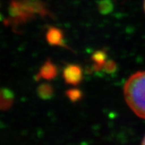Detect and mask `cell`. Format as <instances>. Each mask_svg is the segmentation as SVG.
Listing matches in <instances>:
<instances>
[{
	"instance_id": "6da1fadb",
	"label": "cell",
	"mask_w": 145,
	"mask_h": 145,
	"mask_svg": "<svg viewBox=\"0 0 145 145\" xmlns=\"http://www.w3.org/2000/svg\"><path fill=\"white\" fill-rule=\"evenodd\" d=\"M124 98L128 106L138 117L145 118V71H139L124 84Z\"/></svg>"
},
{
	"instance_id": "7a4b0ae2",
	"label": "cell",
	"mask_w": 145,
	"mask_h": 145,
	"mask_svg": "<svg viewBox=\"0 0 145 145\" xmlns=\"http://www.w3.org/2000/svg\"><path fill=\"white\" fill-rule=\"evenodd\" d=\"M82 70L77 65H69L64 69L63 77L67 84L77 85L82 79Z\"/></svg>"
},
{
	"instance_id": "3957f363",
	"label": "cell",
	"mask_w": 145,
	"mask_h": 145,
	"mask_svg": "<svg viewBox=\"0 0 145 145\" xmlns=\"http://www.w3.org/2000/svg\"><path fill=\"white\" fill-rule=\"evenodd\" d=\"M57 75V68L50 60H48L41 67L40 71L36 76V79L44 78L46 80H50L55 78Z\"/></svg>"
},
{
	"instance_id": "277c9868",
	"label": "cell",
	"mask_w": 145,
	"mask_h": 145,
	"mask_svg": "<svg viewBox=\"0 0 145 145\" xmlns=\"http://www.w3.org/2000/svg\"><path fill=\"white\" fill-rule=\"evenodd\" d=\"M47 41L51 45L63 44V33L61 30L56 27H50L46 35Z\"/></svg>"
},
{
	"instance_id": "5b68a950",
	"label": "cell",
	"mask_w": 145,
	"mask_h": 145,
	"mask_svg": "<svg viewBox=\"0 0 145 145\" xmlns=\"http://www.w3.org/2000/svg\"><path fill=\"white\" fill-rule=\"evenodd\" d=\"M13 103V95L8 89H2L1 92V108L2 110H7Z\"/></svg>"
},
{
	"instance_id": "8992f818",
	"label": "cell",
	"mask_w": 145,
	"mask_h": 145,
	"mask_svg": "<svg viewBox=\"0 0 145 145\" xmlns=\"http://www.w3.org/2000/svg\"><path fill=\"white\" fill-rule=\"evenodd\" d=\"M92 59L94 62L93 67L95 70L98 71L100 69H103L104 65L106 62V54L102 50L95 52L92 56Z\"/></svg>"
},
{
	"instance_id": "52a82bcc",
	"label": "cell",
	"mask_w": 145,
	"mask_h": 145,
	"mask_svg": "<svg viewBox=\"0 0 145 145\" xmlns=\"http://www.w3.org/2000/svg\"><path fill=\"white\" fill-rule=\"evenodd\" d=\"M39 96L43 99H48L53 96L54 89L50 85L47 84H43L38 88L37 90Z\"/></svg>"
},
{
	"instance_id": "ba28073f",
	"label": "cell",
	"mask_w": 145,
	"mask_h": 145,
	"mask_svg": "<svg viewBox=\"0 0 145 145\" xmlns=\"http://www.w3.org/2000/svg\"><path fill=\"white\" fill-rule=\"evenodd\" d=\"M66 94H67V97L70 99V100H71L72 101H78L82 97V92L77 89H71V90H67Z\"/></svg>"
},
{
	"instance_id": "9c48e42d",
	"label": "cell",
	"mask_w": 145,
	"mask_h": 145,
	"mask_svg": "<svg viewBox=\"0 0 145 145\" xmlns=\"http://www.w3.org/2000/svg\"><path fill=\"white\" fill-rule=\"evenodd\" d=\"M100 11L103 14L108 13L112 10V4L108 0H104L99 3Z\"/></svg>"
},
{
	"instance_id": "30bf717a",
	"label": "cell",
	"mask_w": 145,
	"mask_h": 145,
	"mask_svg": "<svg viewBox=\"0 0 145 145\" xmlns=\"http://www.w3.org/2000/svg\"><path fill=\"white\" fill-rule=\"evenodd\" d=\"M103 69L107 72H113L116 70V65L114 61H107L105 62V65H104Z\"/></svg>"
},
{
	"instance_id": "8fae6325",
	"label": "cell",
	"mask_w": 145,
	"mask_h": 145,
	"mask_svg": "<svg viewBox=\"0 0 145 145\" xmlns=\"http://www.w3.org/2000/svg\"><path fill=\"white\" fill-rule=\"evenodd\" d=\"M141 144H145V136H144V137L143 141H142V142H141Z\"/></svg>"
},
{
	"instance_id": "7c38bea8",
	"label": "cell",
	"mask_w": 145,
	"mask_h": 145,
	"mask_svg": "<svg viewBox=\"0 0 145 145\" xmlns=\"http://www.w3.org/2000/svg\"><path fill=\"white\" fill-rule=\"evenodd\" d=\"M144 11H145V0L144 1Z\"/></svg>"
}]
</instances>
